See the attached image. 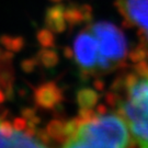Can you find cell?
Masks as SVG:
<instances>
[{"instance_id":"cell-1","label":"cell","mask_w":148,"mask_h":148,"mask_svg":"<svg viewBox=\"0 0 148 148\" xmlns=\"http://www.w3.org/2000/svg\"><path fill=\"white\" fill-rule=\"evenodd\" d=\"M131 133L119 113H106L82 122L63 148H128Z\"/></svg>"},{"instance_id":"cell-2","label":"cell","mask_w":148,"mask_h":148,"mask_svg":"<svg viewBox=\"0 0 148 148\" xmlns=\"http://www.w3.org/2000/svg\"><path fill=\"white\" fill-rule=\"evenodd\" d=\"M120 114L138 147L148 148V76L131 81Z\"/></svg>"},{"instance_id":"cell-3","label":"cell","mask_w":148,"mask_h":148,"mask_svg":"<svg viewBox=\"0 0 148 148\" xmlns=\"http://www.w3.org/2000/svg\"><path fill=\"white\" fill-rule=\"evenodd\" d=\"M93 33L100 53L101 70L113 68L125 57L127 43L121 29L110 22L99 21L88 27Z\"/></svg>"},{"instance_id":"cell-4","label":"cell","mask_w":148,"mask_h":148,"mask_svg":"<svg viewBox=\"0 0 148 148\" xmlns=\"http://www.w3.org/2000/svg\"><path fill=\"white\" fill-rule=\"evenodd\" d=\"M74 55L77 65L85 71L101 70L100 53L93 33L88 27L77 34L74 42Z\"/></svg>"},{"instance_id":"cell-5","label":"cell","mask_w":148,"mask_h":148,"mask_svg":"<svg viewBox=\"0 0 148 148\" xmlns=\"http://www.w3.org/2000/svg\"><path fill=\"white\" fill-rule=\"evenodd\" d=\"M119 11L148 45V0H115Z\"/></svg>"},{"instance_id":"cell-6","label":"cell","mask_w":148,"mask_h":148,"mask_svg":"<svg viewBox=\"0 0 148 148\" xmlns=\"http://www.w3.org/2000/svg\"><path fill=\"white\" fill-rule=\"evenodd\" d=\"M19 130L0 120V148H14Z\"/></svg>"},{"instance_id":"cell-7","label":"cell","mask_w":148,"mask_h":148,"mask_svg":"<svg viewBox=\"0 0 148 148\" xmlns=\"http://www.w3.org/2000/svg\"><path fill=\"white\" fill-rule=\"evenodd\" d=\"M14 148H47L42 142L19 130Z\"/></svg>"}]
</instances>
